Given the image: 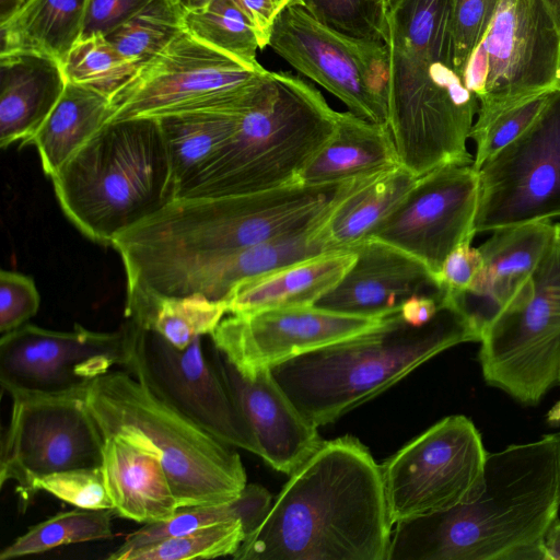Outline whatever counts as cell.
Here are the masks:
<instances>
[{
    "instance_id": "1",
    "label": "cell",
    "mask_w": 560,
    "mask_h": 560,
    "mask_svg": "<svg viewBox=\"0 0 560 560\" xmlns=\"http://www.w3.org/2000/svg\"><path fill=\"white\" fill-rule=\"evenodd\" d=\"M350 190L349 182L294 183L253 194L173 199L112 242L124 264L126 305L159 296L223 256L323 223Z\"/></svg>"
},
{
    "instance_id": "2",
    "label": "cell",
    "mask_w": 560,
    "mask_h": 560,
    "mask_svg": "<svg viewBox=\"0 0 560 560\" xmlns=\"http://www.w3.org/2000/svg\"><path fill=\"white\" fill-rule=\"evenodd\" d=\"M381 466L353 436L324 441L283 486L237 560H387Z\"/></svg>"
},
{
    "instance_id": "3",
    "label": "cell",
    "mask_w": 560,
    "mask_h": 560,
    "mask_svg": "<svg viewBox=\"0 0 560 560\" xmlns=\"http://www.w3.org/2000/svg\"><path fill=\"white\" fill-rule=\"evenodd\" d=\"M560 508V432L488 453L483 486L450 510L393 526L387 560H545Z\"/></svg>"
},
{
    "instance_id": "4",
    "label": "cell",
    "mask_w": 560,
    "mask_h": 560,
    "mask_svg": "<svg viewBox=\"0 0 560 560\" xmlns=\"http://www.w3.org/2000/svg\"><path fill=\"white\" fill-rule=\"evenodd\" d=\"M372 75L402 167L421 177L448 164H474L467 140L479 103L455 70L447 26L392 24Z\"/></svg>"
},
{
    "instance_id": "5",
    "label": "cell",
    "mask_w": 560,
    "mask_h": 560,
    "mask_svg": "<svg viewBox=\"0 0 560 560\" xmlns=\"http://www.w3.org/2000/svg\"><path fill=\"white\" fill-rule=\"evenodd\" d=\"M465 342H479V338L445 298L434 318L423 326L409 325L397 311L365 331L270 370L298 410L319 428L382 394L439 353Z\"/></svg>"
},
{
    "instance_id": "6",
    "label": "cell",
    "mask_w": 560,
    "mask_h": 560,
    "mask_svg": "<svg viewBox=\"0 0 560 560\" xmlns=\"http://www.w3.org/2000/svg\"><path fill=\"white\" fill-rule=\"evenodd\" d=\"M338 113L307 80L269 71L234 135L176 198L253 194L298 183L334 135Z\"/></svg>"
},
{
    "instance_id": "7",
    "label": "cell",
    "mask_w": 560,
    "mask_h": 560,
    "mask_svg": "<svg viewBox=\"0 0 560 560\" xmlns=\"http://www.w3.org/2000/svg\"><path fill=\"white\" fill-rule=\"evenodd\" d=\"M51 182L66 217L103 245L176 197L168 151L153 117L106 122Z\"/></svg>"
},
{
    "instance_id": "8",
    "label": "cell",
    "mask_w": 560,
    "mask_h": 560,
    "mask_svg": "<svg viewBox=\"0 0 560 560\" xmlns=\"http://www.w3.org/2000/svg\"><path fill=\"white\" fill-rule=\"evenodd\" d=\"M85 401L105 439L126 440L161 462L179 509L233 501L247 486L234 447L180 415L126 370L113 369L94 380Z\"/></svg>"
},
{
    "instance_id": "9",
    "label": "cell",
    "mask_w": 560,
    "mask_h": 560,
    "mask_svg": "<svg viewBox=\"0 0 560 560\" xmlns=\"http://www.w3.org/2000/svg\"><path fill=\"white\" fill-rule=\"evenodd\" d=\"M485 381L523 405H537L560 374V222L529 281L485 332Z\"/></svg>"
},
{
    "instance_id": "10",
    "label": "cell",
    "mask_w": 560,
    "mask_h": 560,
    "mask_svg": "<svg viewBox=\"0 0 560 560\" xmlns=\"http://www.w3.org/2000/svg\"><path fill=\"white\" fill-rule=\"evenodd\" d=\"M182 32L109 98L108 121L195 109L246 112L268 74Z\"/></svg>"
},
{
    "instance_id": "11",
    "label": "cell",
    "mask_w": 560,
    "mask_h": 560,
    "mask_svg": "<svg viewBox=\"0 0 560 560\" xmlns=\"http://www.w3.org/2000/svg\"><path fill=\"white\" fill-rule=\"evenodd\" d=\"M464 82L479 103L477 122L560 89V24L544 0H500Z\"/></svg>"
},
{
    "instance_id": "12",
    "label": "cell",
    "mask_w": 560,
    "mask_h": 560,
    "mask_svg": "<svg viewBox=\"0 0 560 560\" xmlns=\"http://www.w3.org/2000/svg\"><path fill=\"white\" fill-rule=\"evenodd\" d=\"M124 370L223 443L259 454L254 432L199 336L185 349L126 318Z\"/></svg>"
},
{
    "instance_id": "13",
    "label": "cell",
    "mask_w": 560,
    "mask_h": 560,
    "mask_svg": "<svg viewBox=\"0 0 560 560\" xmlns=\"http://www.w3.org/2000/svg\"><path fill=\"white\" fill-rule=\"evenodd\" d=\"M488 452L474 422L443 418L381 466L389 521L450 510L474 499L483 486Z\"/></svg>"
},
{
    "instance_id": "14",
    "label": "cell",
    "mask_w": 560,
    "mask_h": 560,
    "mask_svg": "<svg viewBox=\"0 0 560 560\" xmlns=\"http://www.w3.org/2000/svg\"><path fill=\"white\" fill-rule=\"evenodd\" d=\"M103 436L85 396H18L1 439L0 486L13 481L24 505L40 477L101 467Z\"/></svg>"
},
{
    "instance_id": "15",
    "label": "cell",
    "mask_w": 560,
    "mask_h": 560,
    "mask_svg": "<svg viewBox=\"0 0 560 560\" xmlns=\"http://www.w3.org/2000/svg\"><path fill=\"white\" fill-rule=\"evenodd\" d=\"M477 173L476 234L560 217V89Z\"/></svg>"
},
{
    "instance_id": "16",
    "label": "cell",
    "mask_w": 560,
    "mask_h": 560,
    "mask_svg": "<svg viewBox=\"0 0 560 560\" xmlns=\"http://www.w3.org/2000/svg\"><path fill=\"white\" fill-rule=\"evenodd\" d=\"M125 361L122 325L60 331L26 323L0 338V383L11 398L85 396L94 380Z\"/></svg>"
},
{
    "instance_id": "17",
    "label": "cell",
    "mask_w": 560,
    "mask_h": 560,
    "mask_svg": "<svg viewBox=\"0 0 560 560\" xmlns=\"http://www.w3.org/2000/svg\"><path fill=\"white\" fill-rule=\"evenodd\" d=\"M479 178L472 164H448L419 177L374 238L421 261L434 277L451 252L476 235Z\"/></svg>"
},
{
    "instance_id": "18",
    "label": "cell",
    "mask_w": 560,
    "mask_h": 560,
    "mask_svg": "<svg viewBox=\"0 0 560 560\" xmlns=\"http://www.w3.org/2000/svg\"><path fill=\"white\" fill-rule=\"evenodd\" d=\"M269 47L351 113L386 122V104L374 89L368 67V38L341 33L293 3L279 13Z\"/></svg>"
},
{
    "instance_id": "19",
    "label": "cell",
    "mask_w": 560,
    "mask_h": 560,
    "mask_svg": "<svg viewBox=\"0 0 560 560\" xmlns=\"http://www.w3.org/2000/svg\"><path fill=\"white\" fill-rule=\"evenodd\" d=\"M313 306L231 314L210 335L212 345L244 376L365 331L381 322Z\"/></svg>"
},
{
    "instance_id": "20",
    "label": "cell",
    "mask_w": 560,
    "mask_h": 560,
    "mask_svg": "<svg viewBox=\"0 0 560 560\" xmlns=\"http://www.w3.org/2000/svg\"><path fill=\"white\" fill-rule=\"evenodd\" d=\"M556 232L551 220L491 231L478 248L482 267L468 290L446 298L467 319L481 341L492 323L529 281Z\"/></svg>"
},
{
    "instance_id": "21",
    "label": "cell",
    "mask_w": 560,
    "mask_h": 560,
    "mask_svg": "<svg viewBox=\"0 0 560 560\" xmlns=\"http://www.w3.org/2000/svg\"><path fill=\"white\" fill-rule=\"evenodd\" d=\"M211 351L254 432L258 456L273 469L290 476L323 444L318 428L298 410L270 369L246 377L213 345Z\"/></svg>"
},
{
    "instance_id": "22",
    "label": "cell",
    "mask_w": 560,
    "mask_h": 560,
    "mask_svg": "<svg viewBox=\"0 0 560 560\" xmlns=\"http://www.w3.org/2000/svg\"><path fill=\"white\" fill-rule=\"evenodd\" d=\"M354 252L357 259L350 270L315 306L381 317L399 311L412 295L444 291L421 261L386 243L368 238Z\"/></svg>"
},
{
    "instance_id": "23",
    "label": "cell",
    "mask_w": 560,
    "mask_h": 560,
    "mask_svg": "<svg viewBox=\"0 0 560 560\" xmlns=\"http://www.w3.org/2000/svg\"><path fill=\"white\" fill-rule=\"evenodd\" d=\"M326 221L208 262L174 281L156 298L201 294L226 303L233 290L246 280L331 252L324 231Z\"/></svg>"
},
{
    "instance_id": "24",
    "label": "cell",
    "mask_w": 560,
    "mask_h": 560,
    "mask_svg": "<svg viewBox=\"0 0 560 560\" xmlns=\"http://www.w3.org/2000/svg\"><path fill=\"white\" fill-rule=\"evenodd\" d=\"M67 84L62 65L32 52L0 55V145L7 149L33 138Z\"/></svg>"
},
{
    "instance_id": "25",
    "label": "cell",
    "mask_w": 560,
    "mask_h": 560,
    "mask_svg": "<svg viewBox=\"0 0 560 560\" xmlns=\"http://www.w3.org/2000/svg\"><path fill=\"white\" fill-rule=\"evenodd\" d=\"M101 467L116 515L150 524L172 517L179 509L163 465L150 452L106 438Z\"/></svg>"
},
{
    "instance_id": "26",
    "label": "cell",
    "mask_w": 560,
    "mask_h": 560,
    "mask_svg": "<svg viewBox=\"0 0 560 560\" xmlns=\"http://www.w3.org/2000/svg\"><path fill=\"white\" fill-rule=\"evenodd\" d=\"M396 145L386 122L339 112L334 135L299 176L303 185L337 184L369 177L399 166Z\"/></svg>"
},
{
    "instance_id": "27",
    "label": "cell",
    "mask_w": 560,
    "mask_h": 560,
    "mask_svg": "<svg viewBox=\"0 0 560 560\" xmlns=\"http://www.w3.org/2000/svg\"><path fill=\"white\" fill-rule=\"evenodd\" d=\"M357 259L355 252H329L238 284L228 313L313 306L335 289Z\"/></svg>"
},
{
    "instance_id": "28",
    "label": "cell",
    "mask_w": 560,
    "mask_h": 560,
    "mask_svg": "<svg viewBox=\"0 0 560 560\" xmlns=\"http://www.w3.org/2000/svg\"><path fill=\"white\" fill-rule=\"evenodd\" d=\"M110 116L109 97L67 81L61 97L31 142L37 149L44 173L55 176Z\"/></svg>"
},
{
    "instance_id": "29",
    "label": "cell",
    "mask_w": 560,
    "mask_h": 560,
    "mask_svg": "<svg viewBox=\"0 0 560 560\" xmlns=\"http://www.w3.org/2000/svg\"><path fill=\"white\" fill-rule=\"evenodd\" d=\"M89 0H27L0 24V55L32 52L63 65L81 39Z\"/></svg>"
},
{
    "instance_id": "30",
    "label": "cell",
    "mask_w": 560,
    "mask_h": 560,
    "mask_svg": "<svg viewBox=\"0 0 560 560\" xmlns=\"http://www.w3.org/2000/svg\"><path fill=\"white\" fill-rule=\"evenodd\" d=\"M419 179L401 165L378 174L343 199L324 231L331 252H354L396 209Z\"/></svg>"
},
{
    "instance_id": "31",
    "label": "cell",
    "mask_w": 560,
    "mask_h": 560,
    "mask_svg": "<svg viewBox=\"0 0 560 560\" xmlns=\"http://www.w3.org/2000/svg\"><path fill=\"white\" fill-rule=\"evenodd\" d=\"M244 113L207 108L158 117L176 194L234 135Z\"/></svg>"
},
{
    "instance_id": "32",
    "label": "cell",
    "mask_w": 560,
    "mask_h": 560,
    "mask_svg": "<svg viewBox=\"0 0 560 560\" xmlns=\"http://www.w3.org/2000/svg\"><path fill=\"white\" fill-rule=\"evenodd\" d=\"M271 503V494L267 489L259 485H247L242 494L233 501L178 509L167 520L144 524L129 534L106 558L119 560L122 555L136 548L238 520L246 522L252 532L261 522Z\"/></svg>"
},
{
    "instance_id": "33",
    "label": "cell",
    "mask_w": 560,
    "mask_h": 560,
    "mask_svg": "<svg viewBox=\"0 0 560 560\" xmlns=\"http://www.w3.org/2000/svg\"><path fill=\"white\" fill-rule=\"evenodd\" d=\"M228 313L225 302L201 294L162 296L125 306V316L178 349L211 335Z\"/></svg>"
},
{
    "instance_id": "34",
    "label": "cell",
    "mask_w": 560,
    "mask_h": 560,
    "mask_svg": "<svg viewBox=\"0 0 560 560\" xmlns=\"http://www.w3.org/2000/svg\"><path fill=\"white\" fill-rule=\"evenodd\" d=\"M113 509L85 510L75 508L59 512L30 527L0 551V560L38 555L67 545L113 537Z\"/></svg>"
},
{
    "instance_id": "35",
    "label": "cell",
    "mask_w": 560,
    "mask_h": 560,
    "mask_svg": "<svg viewBox=\"0 0 560 560\" xmlns=\"http://www.w3.org/2000/svg\"><path fill=\"white\" fill-rule=\"evenodd\" d=\"M187 33L206 45L230 56L242 65L259 70L261 50L258 37L242 11L232 0H210L205 7L185 11Z\"/></svg>"
},
{
    "instance_id": "36",
    "label": "cell",
    "mask_w": 560,
    "mask_h": 560,
    "mask_svg": "<svg viewBox=\"0 0 560 560\" xmlns=\"http://www.w3.org/2000/svg\"><path fill=\"white\" fill-rule=\"evenodd\" d=\"M184 13L175 0H153L106 37L139 68L185 31Z\"/></svg>"
},
{
    "instance_id": "37",
    "label": "cell",
    "mask_w": 560,
    "mask_h": 560,
    "mask_svg": "<svg viewBox=\"0 0 560 560\" xmlns=\"http://www.w3.org/2000/svg\"><path fill=\"white\" fill-rule=\"evenodd\" d=\"M250 533L242 520L222 523L152 542L122 555L119 560H191L233 556Z\"/></svg>"
},
{
    "instance_id": "38",
    "label": "cell",
    "mask_w": 560,
    "mask_h": 560,
    "mask_svg": "<svg viewBox=\"0 0 560 560\" xmlns=\"http://www.w3.org/2000/svg\"><path fill=\"white\" fill-rule=\"evenodd\" d=\"M67 81L112 97L138 70L104 35L81 38L63 65Z\"/></svg>"
},
{
    "instance_id": "39",
    "label": "cell",
    "mask_w": 560,
    "mask_h": 560,
    "mask_svg": "<svg viewBox=\"0 0 560 560\" xmlns=\"http://www.w3.org/2000/svg\"><path fill=\"white\" fill-rule=\"evenodd\" d=\"M556 91L544 92L526 98L486 121H474L469 133V138L476 143L474 168L478 171L487 160L525 131Z\"/></svg>"
},
{
    "instance_id": "40",
    "label": "cell",
    "mask_w": 560,
    "mask_h": 560,
    "mask_svg": "<svg viewBox=\"0 0 560 560\" xmlns=\"http://www.w3.org/2000/svg\"><path fill=\"white\" fill-rule=\"evenodd\" d=\"M322 23L351 36L384 42L387 33L385 0H301Z\"/></svg>"
},
{
    "instance_id": "41",
    "label": "cell",
    "mask_w": 560,
    "mask_h": 560,
    "mask_svg": "<svg viewBox=\"0 0 560 560\" xmlns=\"http://www.w3.org/2000/svg\"><path fill=\"white\" fill-rule=\"evenodd\" d=\"M500 0H452L451 39L455 70L463 77L466 67L486 36Z\"/></svg>"
},
{
    "instance_id": "42",
    "label": "cell",
    "mask_w": 560,
    "mask_h": 560,
    "mask_svg": "<svg viewBox=\"0 0 560 560\" xmlns=\"http://www.w3.org/2000/svg\"><path fill=\"white\" fill-rule=\"evenodd\" d=\"M35 490L48 492L79 509H113L102 467L68 469L40 477Z\"/></svg>"
},
{
    "instance_id": "43",
    "label": "cell",
    "mask_w": 560,
    "mask_h": 560,
    "mask_svg": "<svg viewBox=\"0 0 560 560\" xmlns=\"http://www.w3.org/2000/svg\"><path fill=\"white\" fill-rule=\"evenodd\" d=\"M40 295L32 277L18 271H0V332L15 330L36 315Z\"/></svg>"
},
{
    "instance_id": "44",
    "label": "cell",
    "mask_w": 560,
    "mask_h": 560,
    "mask_svg": "<svg viewBox=\"0 0 560 560\" xmlns=\"http://www.w3.org/2000/svg\"><path fill=\"white\" fill-rule=\"evenodd\" d=\"M153 0H89L81 38L108 36Z\"/></svg>"
},
{
    "instance_id": "45",
    "label": "cell",
    "mask_w": 560,
    "mask_h": 560,
    "mask_svg": "<svg viewBox=\"0 0 560 560\" xmlns=\"http://www.w3.org/2000/svg\"><path fill=\"white\" fill-rule=\"evenodd\" d=\"M482 262L479 248L472 247L471 243H465L448 254L433 278L445 292L460 293L469 289Z\"/></svg>"
},
{
    "instance_id": "46",
    "label": "cell",
    "mask_w": 560,
    "mask_h": 560,
    "mask_svg": "<svg viewBox=\"0 0 560 560\" xmlns=\"http://www.w3.org/2000/svg\"><path fill=\"white\" fill-rule=\"evenodd\" d=\"M253 26L260 48L269 46L273 24L280 13L276 0H232Z\"/></svg>"
},
{
    "instance_id": "47",
    "label": "cell",
    "mask_w": 560,
    "mask_h": 560,
    "mask_svg": "<svg viewBox=\"0 0 560 560\" xmlns=\"http://www.w3.org/2000/svg\"><path fill=\"white\" fill-rule=\"evenodd\" d=\"M444 296L445 291L412 295L401 305L400 315L411 326H423L431 322L441 310Z\"/></svg>"
},
{
    "instance_id": "48",
    "label": "cell",
    "mask_w": 560,
    "mask_h": 560,
    "mask_svg": "<svg viewBox=\"0 0 560 560\" xmlns=\"http://www.w3.org/2000/svg\"><path fill=\"white\" fill-rule=\"evenodd\" d=\"M545 560H560V522L557 520L546 535Z\"/></svg>"
},
{
    "instance_id": "49",
    "label": "cell",
    "mask_w": 560,
    "mask_h": 560,
    "mask_svg": "<svg viewBox=\"0 0 560 560\" xmlns=\"http://www.w3.org/2000/svg\"><path fill=\"white\" fill-rule=\"evenodd\" d=\"M27 0H0V24L10 20Z\"/></svg>"
},
{
    "instance_id": "50",
    "label": "cell",
    "mask_w": 560,
    "mask_h": 560,
    "mask_svg": "<svg viewBox=\"0 0 560 560\" xmlns=\"http://www.w3.org/2000/svg\"><path fill=\"white\" fill-rule=\"evenodd\" d=\"M184 11H190L205 7L210 0H175Z\"/></svg>"
},
{
    "instance_id": "51",
    "label": "cell",
    "mask_w": 560,
    "mask_h": 560,
    "mask_svg": "<svg viewBox=\"0 0 560 560\" xmlns=\"http://www.w3.org/2000/svg\"><path fill=\"white\" fill-rule=\"evenodd\" d=\"M560 384V374L558 378ZM547 421L551 424H560V401H558L547 413Z\"/></svg>"
},
{
    "instance_id": "52",
    "label": "cell",
    "mask_w": 560,
    "mask_h": 560,
    "mask_svg": "<svg viewBox=\"0 0 560 560\" xmlns=\"http://www.w3.org/2000/svg\"><path fill=\"white\" fill-rule=\"evenodd\" d=\"M560 24V0H544Z\"/></svg>"
},
{
    "instance_id": "53",
    "label": "cell",
    "mask_w": 560,
    "mask_h": 560,
    "mask_svg": "<svg viewBox=\"0 0 560 560\" xmlns=\"http://www.w3.org/2000/svg\"><path fill=\"white\" fill-rule=\"evenodd\" d=\"M276 3L281 12L285 7H288L290 4H293V3L301 4V0H276Z\"/></svg>"
},
{
    "instance_id": "54",
    "label": "cell",
    "mask_w": 560,
    "mask_h": 560,
    "mask_svg": "<svg viewBox=\"0 0 560 560\" xmlns=\"http://www.w3.org/2000/svg\"><path fill=\"white\" fill-rule=\"evenodd\" d=\"M400 2V0H385L387 14Z\"/></svg>"
}]
</instances>
